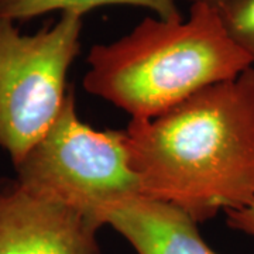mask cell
<instances>
[{
    "mask_svg": "<svg viewBox=\"0 0 254 254\" xmlns=\"http://www.w3.org/2000/svg\"><path fill=\"white\" fill-rule=\"evenodd\" d=\"M14 168L21 187L79 210L100 226L106 209L143 195L126 133L83 123L71 88L54 123Z\"/></svg>",
    "mask_w": 254,
    "mask_h": 254,
    "instance_id": "3",
    "label": "cell"
},
{
    "mask_svg": "<svg viewBox=\"0 0 254 254\" xmlns=\"http://www.w3.org/2000/svg\"><path fill=\"white\" fill-rule=\"evenodd\" d=\"M141 193L198 223L254 202V68L125 130Z\"/></svg>",
    "mask_w": 254,
    "mask_h": 254,
    "instance_id": "1",
    "label": "cell"
},
{
    "mask_svg": "<svg viewBox=\"0 0 254 254\" xmlns=\"http://www.w3.org/2000/svg\"><path fill=\"white\" fill-rule=\"evenodd\" d=\"M86 64L85 91L127 112L131 120L160 116L252 68L218 10L206 4H192L187 20L143 18L126 36L92 47Z\"/></svg>",
    "mask_w": 254,
    "mask_h": 254,
    "instance_id": "2",
    "label": "cell"
},
{
    "mask_svg": "<svg viewBox=\"0 0 254 254\" xmlns=\"http://www.w3.org/2000/svg\"><path fill=\"white\" fill-rule=\"evenodd\" d=\"M100 223L119 232L137 254H218L205 243L198 222L185 210L144 195L106 209Z\"/></svg>",
    "mask_w": 254,
    "mask_h": 254,
    "instance_id": "6",
    "label": "cell"
},
{
    "mask_svg": "<svg viewBox=\"0 0 254 254\" xmlns=\"http://www.w3.org/2000/svg\"><path fill=\"white\" fill-rule=\"evenodd\" d=\"M184 1H188L192 4H206V6H210L213 9H219L226 0H184Z\"/></svg>",
    "mask_w": 254,
    "mask_h": 254,
    "instance_id": "10",
    "label": "cell"
},
{
    "mask_svg": "<svg viewBox=\"0 0 254 254\" xmlns=\"http://www.w3.org/2000/svg\"><path fill=\"white\" fill-rule=\"evenodd\" d=\"M216 10L227 34L245 51L254 68V0H226Z\"/></svg>",
    "mask_w": 254,
    "mask_h": 254,
    "instance_id": "8",
    "label": "cell"
},
{
    "mask_svg": "<svg viewBox=\"0 0 254 254\" xmlns=\"http://www.w3.org/2000/svg\"><path fill=\"white\" fill-rule=\"evenodd\" d=\"M83 16L61 13L54 24L24 34L0 20V147L17 165L63 109L66 76L81 51Z\"/></svg>",
    "mask_w": 254,
    "mask_h": 254,
    "instance_id": "4",
    "label": "cell"
},
{
    "mask_svg": "<svg viewBox=\"0 0 254 254\" xmlns=\"http://www.w3.org/2000/svg\"><path fill=\"white\" fill-rule=\"evenodd\" d=\"M103 6H133L154 13L155 17L177 20L184 16L177 0H0V20L27 21L53 11H72L85 16Z\"/></svg>",
    "mask_w": 254,
    "mask_h": 254,
    "instance_id": "7",
    "label": "cell"
},
{
    "mask_svg": "<svg viewBox=\"0 0 254 254\" xmlns=\"http://www.w3.org/2000/svg\"><path fill=\"white\" fill-rule=\"evenodd\" d=\"M226 216L227 225L232 229L254 237V202L246 208L226 212Z\"/></svg>",
    "mask_w": 254,
    "mask_h": 254,
    "instance_id": "9",
    "label": "cell"
},
{
    "mask_svg": "<svg viewBox=\"0 0 254 254\" xmlns=\"http://www.w3.org/2000/svg\"><path fill=\"white\" fill-rule=\"evenodd\" d=\"M100 225L17 181L0 190V254H102Z\"/></svg>",
    "mask_w": 254,
    "mask_h": 254,
    "instance_id": "5",
    "label": "cell"
}]
</instances>
